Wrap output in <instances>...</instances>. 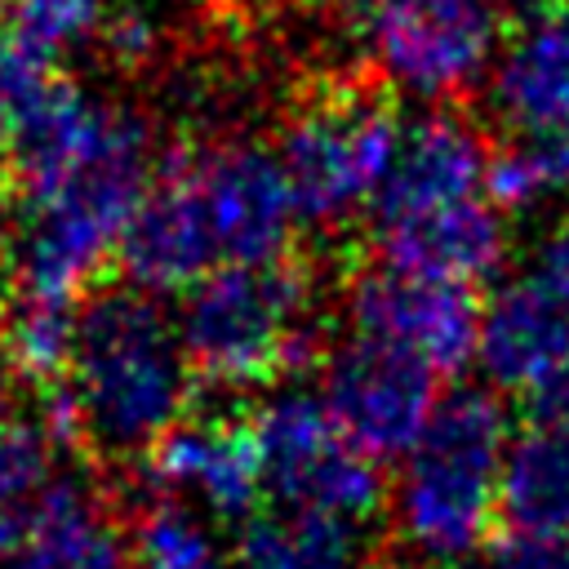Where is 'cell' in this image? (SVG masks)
<instances>
[{
    "mask_svg": "<svg viewBox=\"0 0 569 569\" xmlns=\"http://www.w3.org/2000/svg\"><path fill=\"white\" fill-rule=\"evenodd\" d=\"M178 333L196 378L231 391L262 387L316 356L311 284L284 258L227 262L182 293Z\"/></svg>",
    "mask_w": 569,
    "mask_h": 569,
    "instance_id": "4",
    "label": "cell"
},
{
    "mask_svg": "<svg viewBox=\"0 0 569 569\" xmlns=\"http://www.w3.org/2000/svg\"><path fill=\"white\" fill-rule=\"evenodd\" d=\"M49 80H53L49 67L31 49H22L9 27H0V151L13 147L22 120L31 116Z\"/></svg>",
    "mask_w": 569,
    "mask_h": 569,
    "instance_id": "25",
    "label": "cell"
},
{
    "mask_svg": "<svg viewBox=\"0 0 569 569\" xmlns=\"http://www.w3.org/2000/svg\"><path fill=\"white\" fill-rule=\"evenodd\" d=\"M405 124L365 93H329L307 102L280 133L276 156L298 200V218L338 227L365 204L373 209Z\"/></svg>",
    "mask_w": 569,
    "mask_h": 569,
    "instance_id": "5",
    "label": "cell"
},
{
    "mask_svg": "<svg viewBox=\"0 0 569 569\" xmlns=\"http://www.w3.org/2000/svg\"><path fill=\"white\" fill-rule=\"evenodd\" d=\"M485 196L502 213H533L569 196V133L565 129L511 133L502 147L489 151Z\"/></svg>",
    "mask_w": 569,
    "mask_h": 569,
    "instance_id": "20",
    "label": "cell"
},
{
    "mask_svg": "<svg viewBox=\"0 0 569 569\" xmlns=\"http://www.w3.org/2000/svg\"><path fill=\"white\" fill-rule=\"evenodd\" d=\"M360 36L400 98L449 102L489 80L507 40V0H378Z\"/></svg>",
    "mask_w": 569,
    "mask_h": 569,
    "instance_id": "6",
    "label": "cell"
},
{
    "mask_svg": "<svg viewBox=\"0 0 569 569\" xmlns=\"http://www.w3.org/2000/svg\"><path fill=\"white\" fill-rule=\"evenodd\" d=\"M485 169H489L485 138L462 116L427 111L400 133L396 164L373 200V222L476 200L485 196Z\"/></svg>",
    "mask_w": 569,
    "mask_h": 569,
    "instance_id": "14",
    "label": "cell"
},
{
    "mask_svg": "<svg viewBox=\"0 0 569 569\" xmlns=\"http://www.w3.org/2000/svg\"><path fill=\"white\" fill-rule=\"evenodd\" d=\"M507 445V405L489 387H458L440 396L391 485V520L409 556L453 569L485 551L498 516Z\"/></svg>",
    "mask_w": 569,
    "mask_h": 569,
    "instance_id": "3",
    "label": "cell"
},
{
    "mask_svg": "<svg viewBox=\"0 0 569 569\" xmlns=\"http://www.w3.org/2000/svg\"><path fill=\"white\" fill-rule=\"evenodd\" d=\"M76 320H80V302L18 298L4 316L13 369L27 373L31 382H53L58 373H67L76 347Z\"/></svg>",
    "mask_w": 569,
    "mask_h": 569,
    "instance_id": "23",
    "label": "cell"
},
{
    "mask_svg": "<svg viewBox=\"0 0 569 569\" xmlns=\"http://www.w3.org/2000/svg\"><path fill=\"white\" fill-rule=\"evenodd\" d=\"M453 569H569V538H525L511 533V542L476 551L471 560Z\"/></svg>",
    "mask_w": 569,
    "mask_h": 569,
    "instance_id": "27",
    "label": "cell"
},
{
    "mask_svg": "<svg viewBox=\"0 0 569 569\" xmlns=\"http://www.w3.org/2000/svg\"><path fill=\"white\" fill-rule=\"evenodd\" d=\"M249 427L258 440L267 489L280 498V507L329 511L356 525L378 511V462L342 436L320 391L293 382L276 387L258 400Z\"/></svg>",
    "mask_w": 569,
    "mask_h": 569,
    "instance_id": "7",
    "label": "cell"
},
{
    "mask_svg": "<svg viewBox=\"0 0 569 569\" xmlns=\"http://www.w3.org/2000/svg\"><path fill=\"white\" fill-rule=\"evenodd\" d=\"M107 9H111L107 0H13L4 27L18 36L22 49H31L44 67H53L98 44Z\"/></svg>",
    "mask_w": 569,
    "mask_h": 569,
    "instance_id": "24",
    "label": "cell"
},
{
    "mask_svg": "<svg viewBox=\"0 0 569 569\" xmlns=\"http://www.w3.org/2000/svg\"><path fill=\"white\" fill-rule=\"evenodd\" d=\"M356 569H400V565H391V560H360Z\"/></svg>",
    "mask_w": 569,
    "mask_h": 569,
    "instance_id": "31",
    "label": "cell"
},
{
    "mask_svg": "<svg viewBox=\"0 0 569 569\" xmlns=\"http://www.w3.org/2000/svg\"><path fill=\"white\" fill-rule=\"evenodd\" d=\"M169 164L187 182L222 267L284 258L298 227V200L276 147L253 138H222L200 151H182Z\"/></svg>",
    "mask_w": 569,
    "mask_h": 569,
    "instance_id": "8",
    "label": "cell"
},
{
    "mask_svg": "<svg viewBox=\"0 0 569 569\" xmlns=\"http://www.w3.org/2000/svg\"><path fill=\"white\" fill-rule=\"evenodd\" d=\"M18 227L9 244L18 298L80 302L120 258L124 231L156 182L151 129L138 111L49 80L13 147Z\"/></svg>",
    "mask_w": 569,
    "mask_h": 569,
    "instance_id": "1",
    "label": "cell"
},
{
    "mask_svg": "<svg viewBox=\"0 0 569 569\" xmlns=\"http://www.w3.org/2000/svg\"><path fill=\"white\" fill-rule=\"evenodd\" d=\"M373 4H378V0H311L316 13H325L329 22H338V27H347V31H365Z\"/></svg>",
    "mask_w": 569,
    "mask_h": 569,
    "instance_id": "29",
    "label": "cell"
},
{
    "mask_svg": "<svg viewBox=\"0 0 569 569\" xmlns=\"http://www.w3.org/2000/svg\"><path fill=\"white\" fill-rule=\"evenodd\" d=\"M342 320L351 338L405 351L436 373H458L476 360L480 302L467 284L378 262L356 271L342 289Z\"/></svg>",
    "mask_w": 569,
    "mask_h": 569,
    "instance_id": "9",
    "label": "cell"
},
{
    "mask_svg": "<svg viewBox=\"0 0 569 569\" xmlns=\"http://www.w3.org/2000/svg\"><path fill=\"white\" fill-rule=\"evenodd\" d=\"M4 569H129V542L89 480L58 476L31 507Z\"/></svg>",
    "mask_w": 569,
    "mask_h": 569,
    "instance_id": "17",
    "label": "cell"
},
{
    "mask_svg": "<svg viewBox=\"0 0 569 569\" xmlns=\"http://www.w3.org/2000/svg\"><path fill=\"white\" fill-rule=\"evenodd\" d=\"M62 436L40 418H9L0 427V569L31 516V507L58 480Z\"/></svg>",
    "mask_w": 569,
    "mask_h": 569,
    "instance_id": "21",
    "label": "cell"
},
{
    "mask_svg": "<svg viewBox=\"0 0 569 569\" xmlns=\"http://www.w3.org/2000/svg\"><path fill=\"white\" fill-rule=\"evenodd\" d=\"M476 365L498 391L529 400L569 382V316L533 276L507 280L480 307Z\"/></svg>",
    "mask_w": 569,
    "mask_h": 569,
    "instance_id": "12",
    "label": "cell"
},
{
    "mask_svg": "<svg viewBox=\"0 0 569 569\" xmlns=\"http://www.w3.org/2000/svg\"><path fill=\"white\" fill-rule=\"evenodd\" d=\"M551 4H556V0H551Z\"/></svg>",
    "mask_w": 569,
    "mask_h": 569,
    "instance_id": "32",
    "label": "cell"
},
{
    "mask_svg": "<svg viewBox=\"0 0 569 569\" xmlns=\"http://www.w3.org/2000/svg\"><path fill=\"white\" fill-rule=\"evenodd\" d=\"M489 107L511 133H569V4H542L498 49Z\"/></svg>",
    "mask_w": 569,
    "mask_h": 569,
    "instance_id": "15",
    "label": "cell"
},
{
    "mask_svg": "<svg viewBox=\"0 0 569 569\" xmlns=\"http://www.w3.org/2000/svg\"><path fill=\"white\" fill-rule=\"evenodd\" d=\"M373 240L387 267L467 289L498 276V267L507 262V222L502 209L485 196L409 218H378Z\"/></svg>",
    "mask_w": 569,
    "mask_h": 569,
    "instance_id": "13",
    "label": "cell"
},
{
    "mask_svg": "<svg viewBox=\"0 0 569 569\" xmlns=\"http://www.w3.org/2000/svg\"><path fill=\"white\" fill-rule=\"evenodd\" d=\"M196 369L160 298L124 284L80 302L67 400L80 440L107 458H147L187 422Z\"/></svg>",
    "mask_w": 569,
    "mask_h": 569,
    "instance_id": "2",
    "label": "cell"
},
{
    "mask_svg": "<svg viewBox=\"0 0 569 569\" xmlns=\"http://www.w3.org/2000/svg\"><path fill=\"white\" fill-rule=\"evenodd\" d=\"M0 4H4V0H0Z\"/></svg>",
    "mask_w": 569,
    "mask_h": 569,
    "instance_id": "33",
    "label": "cell"
},
{
    "mask_svg": "<svg viewBox=\"0 0 569 569\" xmlns=\"http://www.w3.org/2000/svg\"><path fill=\"white\" fill-rule=\"evenodd\" d=\"M436 378L422 360L351 333L320 360V396L333 422L373 462L405 458L418 445L440 405Z\"/></svg>",
    "mask_w": 569,
    "mask_h": 569,
    "instance_id": "10",
    "label": "cell"
},
{
    "mask_svg": "<svg viewBox=\"0 0 569 569\" xmlns=\"http://www.w3.org/2000/svg\"><path fill=\"white\" fill-rule=\"evenodd\" d=\"M4 307H0V427L9 422V369H13V360H9V338H4Z\"/></svg>",
    "mask_w": 569,
    "mask_h": 569,
    "instance_id": "30",
    "label": "cell"
},
{
    "mask_svg": "<svg viewBox=\"0 0 569 569\" xmlns=\"http://www.w3.org/2000/svg\"><path fill=\"white\" fill-rule=\"evenodd\" d=\"M498 516L525 538H569V418H542L511 436Z\"/></svg>",
    "mask_w": 569,
    "mask_h": 569,
    "instance_id": "18",
    "label": "cell"
},
{
    "mask_svg": "<svg viewBox=\"0 0 569 569\" xmlns=\"http://www.w3.org/2000/svg\"><path fill=\"white\" fill-rule=\"evenodd\" d=\"M231 560L236 569H356L360 525L307 507L253 511L236 529Z\"/></svg>",
    "mask_w": 569,
    "mask_h": 569,
    "instance_id": "19",
    "label": "cell"
},
{
    "mask_svg": "<svg viewBox=\"0 0 569 569\" xmlns=\"http://www.w3.org/2000/svg\"><path fill=\"white\" fill-rule=\"evenodd\" d=\"M120 267H124L129 284L151 298L187 293L196 280H204L209 271L222 267L213 253V240L191 204V191L173 164H164L156 173L151 191L142 196V204L124 231V244H120Z\"/></svg>",
    "mask_w": 569,
    "mask_h": 569,
    "instance_id": "16",
    "label": "cell"
},
{
    "mask_svg": "<svg viewBox=\"0 0 569 569\" xmlns=\"http://www.w3.org/2000/svg\"><path fill=\"white\" fill-rule=\"evenodd\" d=\"M529 276H533V280L560 302V311L569 316V231H556V236L542 240V249H538Z\"/></svg>",
    "mask_w": 569,
    "mask_h": 569,
    "instance_id": "28",
    "label": "cell"
},
{
    "mask_svg": "<svg viewBox=\"0 0 569 569\" xmlns=\"http://www.w3.org/2000/svg\"><path fill=\"white\" fill-rule=\"evenodd\" d=\"M98 44H102V53L116 67L142 71L164 49V13L151 0H116L107 9V22H102Z\"/></svg>",
    "mask_w": 569,
    "mask_h": 569,
    "instance_id": "26",
    "label": "cell"
},
{
    "mask_svg": "<svg viewBox=\"0 0 569 569\" xmlns=\"http://www.w3.org/2000/svg\"><path fill=\"white\" fill-rule=\"evenodd\" d=\"M147 458L151 485L209 520L244 525L267 489L253 427L236 418H187Z\"/></svg>",
    "mask_w": 569,
    "mask_h": 569,
    "instance_id": "11",
    "label": "cell"
},
{
    "mask_svg": "<svg viewBox=\"0 0 569 569\" xmlns=\"http://www.w3.org/2000/svg\"><path fill=\"white\" fill-rule=\"evenodd\" d=\"M129 556L133 569H236L231 551L209 529V516L169 493H156L138 511Z\"/></svg>",
    "mask_w": 569,
    "mask_h": 569,
    "instance_id": "22",
    "label": "cell"
}]
</instances>
